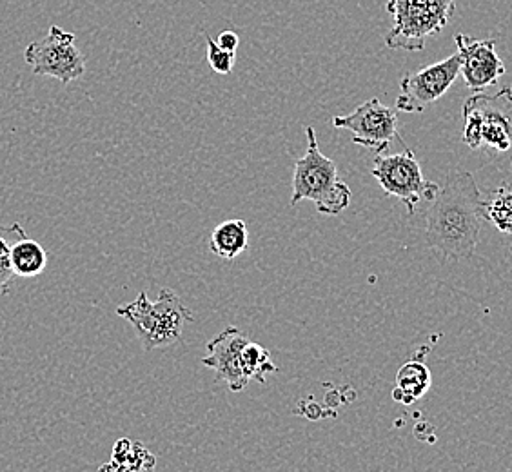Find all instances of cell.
Segmentation results:
<instances>
[{
  "instance_id": "ffe728a7",
  "label": "cell",
  "mask_w": 512,
  "mask_h": 472,
  "mask_svg": "<svg viewBox=\"0 0 512 472\" xmlns=\"http://www.w3.org/2000/svg\"><path fill=\"white\" fill-rule=\"evenodd\" d=\"M217 44L222 50L229 51V53H237L238 46H240V37H238L235 31H222L218 35Z\"/></svg>"
},
{
  "instance_id": "6da1fadb",
  "label": "cell",
  "mask_w": 512,
  "mask_h": 472,
  "mask_svg": "<svg viewBox=\"0 0 512 472\" xmlns=\"http://www.w3.org/2000/svg\"><path fill=\"white\" fill-rule=\"evenodd\" d=\"M483 197L473 173H456L440 187L425 215L427 246L444 260H469L482 231Z\"/></svg>"
},
{
  "instance_id": "44dd1931",
  "label": "cell",
  "mask_w": 512,
  "mask_h": 472,
  "mask_svg": "<svg viewBox=\"0 0 512 472\" xmlns=\"http://www.w3.org/2000/svg\"><path fill=\"white\" fill-rule=\"evenodd\" d=\"M99 472H124V471H122V467H120L119 463H115V462H113V460H111V462H109V463H104V465H102V467H100Z\"/></svg>"
},
{
  "instance_id": "8992f818",
  "label": "cell",
  "mask_w": 512,
  "mask_h": 472,
  "mask_svg": "<svg viewBox=\"0 0 512 472\" xmlns=\"http://www.w3.org/2000/svg\"><path fill=\"white\" fill-rule=\"evenodd\" d=\"M371 173L385 195L398 198L409 215H414L420 202H433L440 191L438 184L424 177L420 162L409 148L393 155H376Z\"/></svg>"
},
{
  "instance_id": "8fae6325",
  "label": "cell",
  "mask_w": 512,
  "mask_h": 472,
  "mask_svg": "<svg viewBox=\"0 0 512 472\" xmlns=\"http://www.w3.org/2000/svg\"><path fill=\"white\" fill-rule=\"evenodd\" d=\"M460 55V75L467 88L480 93L505 75V64L496 53V40H478L458 33L454 37Z\"/></svg>"
},
{
  "instance_id": "2e32d148",
  "label": "cell",
  "mask_w": 512,
  "mask_h": 472,
  "mask_svg": "<svg viewBox=\"0 0 512 472\" xmlns=\"http://www.w3.org/2000/svg\"><path fill=\"white\" fill-rule=\"evenodd\" d=\"M26 236L28 235L24 227L19 224H13V226L0 224V296L10 291L11 284L15 280L13 269H11V249Z\"/></svg>"
},
{
  "instance_id": "7c38bea8",
  "label": "cell",
  "mask_w": 512,
  "mask_h": 472,
  "mask_svg": "<svg viewBox=\"0 0 512 472\" xmlns=\"http://www.w3.org/2000/svg\"><path fill=\"white\" fill-rule=\"evenodd\" d=\"M425 354H427V347H424V351L418 356H414L413 360L405 362L396 374L393 398L398 404L413 405L420 398H424L425 393L431 389L433 378H431L429 367L425 364Z\"/></svg>"
},
{
  "instance_id": "ba28073f",
  "label": "cell",
  "mask_w": 512,
  "mask_h": 472,
  "mask_svg": "<svg viewBox=\"0 0 512 472\" xmlns=\"http://www.w3.org/2000/svg\"><path fill=\"white\" fill-rule=\"evenodd\" d=\"M336 129H347L353 133V144L371 149L376 155H384L393 148L394 142L405 146L398 131V111L384 106L380 99H371L345 115L333 118Z\"/></svg>"
},
{
  "instance_id": "ac0fdd59",
  "label": "cell",
  "mask_w": 512,
  "mask_h": 472,
  "mask_svg": "<svg viewBox=\"0 0 512 472\" xmlns=\"http://www.w3.org/2000/svg\"><path fill=\"white\" fill-rule=\"evenodd\" d=\"M155 456L149 453L144 443L133 442L128 462L124 463V472H155Z\"/></svg>"
},
{
  "instance_id": "9a60e30c",
  "label": "cell",
  "mask_w": 512,
  "mask_h": 472,
  "mask_svg": "<svg viewBox=\"0 0 512 472\" xmlns=\"http://www.w3.org/2000/svg\"><path fill=\"white\" fill-rule=\"evenodd\" d=\"M482 211L483 218L500 233L512 236V184L498 187L489 197L483 198Z\"/></svg>"
},
{
  "instance_id": "5bb4252c",
  "label": "cell",
  "mask_w": 512,
  "mask_h": 472,
  "mask_svg": "<svg viewBox=\"0 0 512 472\" xmlns=\"http://www.w3.org/2000/svg\"><path fill=\"white\" fill-rule=\"evenodd\" d=\"M48 267V253L39 242L28 236L19 240L11 249V269L13 275L20 278H35L42 275Z\"/></svg>"
},
{
  "instance_id": "277c9868",
  "label": "cell",
  "mask_w": 512,
  "mask_h": 472,
  "mask_svg": "<svg viewBox=\"0 0 512 472\" xmlns=\"http://www.w3.org/2000/svg\"><path fill=\"white\" fill-rule=\"evenodd\" d=\"M117 315L135 327L144 351L177 344L184 333V324L195 322V315L168 287L160 291L157 302H151L148 293L140 291L133 302L120 305Z\"/></svg>"
},
{
  "instance_id": "4fadbf2b",
  "label": "cell",
  "mask_w": 512,
  "mask_h": 472,
  "mask_svg": "<svg viewBox=\"0 0 512 472\" xmlns=\"http://www.w3.org/2000/svg\"><path fill=\"white\" fill-rule=\"evenodd\" d=\"M247 246H249V231L242 218H231L218 224L209 238L211 253L222 260H235L246 251Z\"/></svg>"
},
{
  "instance_id": "3957f363",
  "label": "cell",
  "mask_w": 512,
  "mask_h": 472,
  "mask_svg": "<svg viewBox=\"0 0 512 472\" xmlns=\"http://www.w3.org/2000/svg\"><path fill=\"white\" fill-rule=\"evenodd\" d=\"M463 142L487 157L512 160V88L476 93L463 102Z\"/></svg>"
},
{
  "instance_id": "7a4b0ae2",
  "label": "cell",
  "mask_w": 512,
  "mask_h": 472,
  "mask_svg": "<svg viewBox=\"0 0 512 472\" xmlns=\"http://www.w3.org/2000/svg\"><path fill=\"white\" fill-rule=\"evenodd\" d=\"M306 155L298 158L293 173V197L291 206L311 200L316 211L327 217H338L351 202V189L338 177L335 162L318 148L315 129L306 128Z\"/></svg>"
},
{
  "instance_id": "d6986e66",
  "label": "cell",
  "mask_w": 512,
  "mask_h": 472,
  "mask_svg": "<svg viewBox=\"0 0 512 472\" xmlns=\"http://www.w3.org/2000/svg\"><path fill=\"white\" fill-rule=\"evenodd\" d=\"M131 449H133V442L128 438H120L119 442L115 443V447H113V462L119 463L122 471H124V463L128 462Z\"/></svg>"
},
{
  "instance_id": "30bf717a",
  "label": "cell",
  "mask_w": 512,
  "mask_h": 472,
  "mask_svg": "<svg viewBox=\"0 0 512 472\" xmlns=\"http://www.w3.org/2000/svg\"><path fill=\"white\" fill-rule=\"evenodd\" d=\"M251 338L238 327H227L207 344L202 364L215 371V382H224L231 393H240L249 385L244 353Z\"/></svg>"
},
{
  "instance_id": "52a82bcc",
  "label": "cell",
  "mask_w": 512,
  "mask_h": 472,
  "mask_svg": "<svg viewBox=\"0 0 512 472\" xmlns=\"http://www.w3.org/2000/svg\"><path fill=\"white\" fill-rule=\"evenodd\" d=\"M75 33L51 26L44 39L31 42L24 51V60L37 77H53L68 86L69 82L84 77L86 59L75 44Z\"/></svg>"
},
{
  "instance_id": "5b68a950",
  "label": "cell",
  "mask_w": 512,
  "mask_h": 472,
  "mask_svg": "<svg viewBox=\"0 0 512 472\" xmlns=\"http://www.w3.org/2000/svg\"><path fill=\"white\" fill-rule=\"evenodd\" d=\"M458 0H387L393 30L385 35L391 50L422 51L429 37L445 30Z\"/></svg>"
},
{
  "instance_id": "9c48e42d",
  "label": "cell",
  "mask_w": 512,
  "mask_h": 472,
  "mask_svg": "<svg viewBox=\"0 0 512 472\" xmlns=\"http://www.w3.org/2000/svg\"><path fill=\"white\" fill-rule=\"evenodd\" d=\"M460 77V55L454 53L433 66L407 73L400 82L396 111L424 113L427 106L442 99Z\"/></svg>"
},
{
  "instance_id": "e0dca14e",
  "label": "cell",
  "mask_w": 512,
  "mask_h": 472,
  "mask_svg": "<svg viewBox=\"0 0 512 472\" xmlns=\"http://www.w3.org/2000/svg\"><path fill=\"white\" fill-rule=\"evenodd\" d=\"M207 40V62L211 69L218 73V75H229L233 68H235V62H237V53H229V51L222 50L217 44V40L211 39L209 35H206Z\"/></svg>"
}]
</instances>
